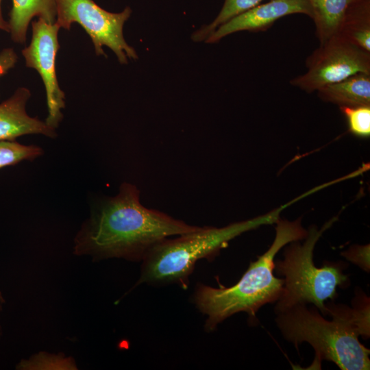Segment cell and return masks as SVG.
Instances as JSON below:
<instances>
[{"instance_id":"11","label":"cell","mask_w":370,"mask_h":370,"mask_svg":"<svg viewBox=\"0 0 370 370\" xmlns=\"http://www.w3.org/2000/svg\"><path fill=\"white\" fill-rule=\"evenodd\" d=\"M9 14L10 33L12 40L23 44L26 41L27 27L34 16L54 23L56 20V0H12Z\"/></svg>"},{"instance_id":"14","label":"cell","mask_w":370,"mask_h":370,"mask_svg":"<svg viewBox=\"0 0 370 370\" xmlns=\"http://www.w3.org/2000/svg\"><path fill=\"white\" fill-rule=\"evenodd\" d=\"M370 52V0H353L338 34Z\"/></svg>"},{"instance_id":"22","label":"cell","mask_w":370,"mask_h":370,"mask_svg":"<svg viewBox=\"0 0 370 370\" xmlns=\"http://www.w3.org/2000/svg\"><path fill=\"white\" fill-rule=\"evenodd\" d=\"M1 1L2 0H0V29L10 33L9 23L4 19L2 14L1 7Z\"/></svg>"},{"instance_id":"21","label":"cell","mask_w":370,"mask_h":370,"mask_svg":"<svg viewBox=\"0 0 370 370\" xmlns=\"http://www.w3.org/2000/svg\"><path fill=\"white\" fill-rule=\"evenodd\" d=\"M18 56L12 48H5L0 52V77L14 67Z\"/></svg>"},{"instance_id":"2","label":"cell","mask_w":370,"mask_h":370,"mask_svg":"<svg viewBox=\"0 0 370 370\" xmlns=\"http://www.w3.org/2000/svg\"><path fill=\"white\" fill-rule=\"evenodd\" d=\"M301 218L289 221L280 219L275 236L269 248L251 262L237 283L230 287H212L198 284L192 297L195 307L206 317L204 328L214 331L221 322L244 312L251 323L257 322L256 313L267 304L277 301L284 287L283 278L274 275V258L286 245L304 239L308 235Z\"/></svg>"},{"instance_id":"3","label":"cell","mask_w":370,"mask_h":370,"mask_svg":"<svg viewBox=\"0 0 370 370\" xmlns=\"http://www.w3.org/2000/svg\"><path fill=\"white\" fill-rule=\"evenodd\" d=\"M288 202L264 214L222 227H199L197 230L166 238L154 245L142 260L140 278L136 284L164 286L176 284L188 286L196 262L212 260L229 242L241 234L264 225L275 223Z\"/></svg>"},{"instance_id":"7","label":"cell","mask_w":370,"mask_h":370,"mask_svg":"<svg viewBox=\"0 0 370 370\" xmlns=\"http://www.w3.org/2000/svg\"><path fill=\"white\" fill-rule=\"evenodd\" d=\"M306 65L307 72L290 83L310 93L359 73L370 74V52L337 34L321 43Z\"/></svg>"},{"instance_id":"18","label":"cell","mask_w":370,"mask_h":370,"mask_svg":"<svg viewBox=\"0 0 370 370\" xmlns=\"http://www.w3.org/2000/svg\"><path fill=\"white\" fill-rule=\"evenodd\" d=\"M344 114L349 131L360 138H369L370 136V106L355 107H340Z\"/></svg>"},{"instance_id":"1","label":"cell","mask_w":370,"mask_h":370,"mask_svg":"<svg viewBox=\"0 0 370 370\" xmlns=\"http://www.w3.org/2000/svg\"><path fill=\"white\" fill-rule=\"evenodd\" d=\"M140 202V191L125 182L114 197L100 199L75 239V253L95 260L142 261L156 243L199 229Z\"/></svg>"},{"instance_id":"17","label":"cell","mask_w":370,"mask_h":370,"mask_svg":"<svg viewBox=\"0 0 370 370\" xmlns=\"http://www.w3.org/2000/svg\"><path fill=\"white\" fill-rule=\"evenodd\" d=\"M43 153L41 147L25 145L14 140H0V169L23 160H34Z\"/></svg>"},{"instance_id":"4","label":"cell","mask_w":370,"mask_h":370,"mask_svg":"<svg viewBox=\"0 0 370 370\" xmlns=\"http://www.w3.org/2000/svg\"><path fill=\"white\" fill-rule=\"evenodd\" d=\"M337 219L333 217L320 229L311 225L304 243H291L284 251V259L274 261L275 273L284 277L283 291L275 307L276 314L297 304H312L326 315L325 301L338 297L337 287L349 286V279L343 273L347 266L344 262H326L319 268L313 261L316 243Z\"/></svg>"},{"instance_id":"20","label":"cell","mask_w":370,"mask_h":370,"mask_svg":"<svg viewBox=\"0 0 370 370\" xmlns=\"http://www.w3.org/2000/svg\"><path fill=\"white\" fill-rule=\"evenodd\" d=\"M369 244L365 245H354L341 252V255L349 262L356 264L366 272L370 271Z\"/></svg>"},{"instance_id":"5","label":"cell","mask_w":370,"mask_h":370,"mask_svg":"<svg viewBox=\"0 0 370 370\" xmlns=\"http://www.w3.org/2000/svg\"><path fill=\"white\" fill-rule=\"evenodd\" d=\"M277 314L275 323L283 337L297 347L309 343L315 351L313 367L328 360L343 370L369 369L370 351L358 339L355 327L344 318L331 314L323 318L315 306L297 304Z\"/></svg>"},{"instance_id":"6","label":"cell","mask_w":370,"mask_h":370,"mask_svg":"<svg viewBox=\"0 0 370 370\" xmlns=\"http://www.w3.org/2000/svg\"><path fill=\"white\" fill-rule=\"evenodd\" d=\"M56 23L69 30L73 23H79L91 38L97 55H105L103 46L116 54L121 64L127 58L137 59L135 50L124 39L123 27L131 14L126 8L120 13L107 12L92 0H56Z\"/></svg>"},{"instance_id":"8","label":"cell","mask_w":370,"mask_h":370,"mask_svg":"<svg viewBox=\"0 0 370 370\" xmlns=\"http://www.w3.org/2000/svg\"><path fill=\"white\" fill-rule=\"evenodd\" d=\"M32 37L29 45L22 50L26 66L34 69L45 84L48 115L45 123L56 130L63 118L65 95L56 77V57L60 48L58 34L60 27L38 18L32 23Z\"/></svg>"},{"instance_id":"12","label":"cell","mask_w":370,"mask_h":370,"mask_svg":"<svg viewBox=\"0 0 370 370\" xmlns=\"http://www.w3.org/2000/svg\"><path fill=\"white\" fill-rule=\"evenodd\" d=\"M319 97L340 107L370 106V74L359 73L317 90Z\"/></svg>"},{"instance_id":"15","label":"cell","mask_w":370,"mask_h":370,"mask_svg":"<svg viewBox=\"0 0 370 370\" xmlns=\"http://www.w3.org/2000/svg\"><path fill=\"white\" fill-rule=\"evenodd\" d=\"M353 308L343 304H336L331 301L325 304L326 315L336 314L344 318L358 330L365 338L370 336L369 297L362 291H356Z\"/></svg>"},{"instance_id":"16","label":"cell","mask_w":370,"mask_h":370,"mask_svg":"<svg viewBox=\"0 0 370 370\" xmlns=\"http://www.w3.org/2000/svg\"><path fill=\"white\" fill-rule=\"evenodd\" d=\"M262 1L264 0H225L221 10L214 21L195 32L192 35V39L195 42L206 40L221 25L259 5Z\"/></svg>"},{"instance_id":"19","label":"cell","mask_w":370,"mask_h":370,"mask_svg":"<svg viewBox=\"0 0 370 370\" xmlns=\"http://www.w3.org/2000/svg\"><path fill=\"white\" fill-rule=\"evenodd\" d=\"M75 365L68 358H60L58 356H37L32 360L21 362L17 366V369H74Z\"/></svg>"},{"instance_id":"10","label":"cell","mask_w":370,"mask_h":370,"mask_svg":"<svg viewBox=\"0 0 370 370\" xmlns=\"http://www.w3.org/2000/svg\"><path fill=\"white\" fill-rule=\"evenodd\" d=\"M30 95L27 88L21 87L0 103V140H15L19 136L34 134L56 136L55 129L27 114L25 108Z\"/></svg>"},{"instance_id":"23","label":"cell","mask_w":370,"mask_h":370,"mask_svg":"<svg viewBox=\"0 0 370 370\" xmlns=\"http://www.w3.org/2000/svg\"><path fill=\"white\" fill-rule=\"evenodd\" d=\"M5 302V300L3 299V295L1 293V292L0 291V314H1V312L2 311V309H3V305ZM1 336V324H0V337Z\"/></svg>"},{"instance_id":"9","label":"cell","mask_w":370,"mask_h":370,"mask_svg":"<svg viewBox=\"0 0 370 370\" xmlns=\"http://www.w3.org/2000/svg\"><path fill=\"white\" fill-rule=\"evenodd\" d=\"M294 14H304L312 18L308 0H270L221 25L206 42L214 43L229 34L241 31H265L282 17Z\"/></svg>"},{"instance_id":"13","label":"cell","mask_w":370,"mask_h":370,"mask_svg":"<svg viewBox=\"0 0 370 370\" xmlns=\"http://www.w3.org/2000/svg\"><path fill=\"white\" fill-rule=\"evenodd\" d=\"M353 0H308L320 44L338 34Z\"/></svg>"}]
</instances>
